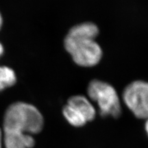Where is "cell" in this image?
Wrapping results in <instances>:
<instances>
[{
    "label": "cell",
    "instance_id": "obj_1",
    "mask_svg": "<svg viewBox=\"0 0 148 148\" xmlns=\"http://www.w3.org/2000/svg\"><path fill=\"white\" fill-rule=\"evenodd\" d=\"M98 34V26L90 22L76 25L69 30L64 38V48L76 64L90 67L99 62L103 51L95 41Z\"/></svg>",
    "mask_w": 148,
    "mask_h": 148
},
{
    "label": "cell",
    "instance_id": "obj_2",
    "mask_svg": "<svg viewBox=\"0 0 148 148\" xmlns=\"http://www.w3.org/2000/svg\"><path fill=\"white\" fill-rule=\"evenodd\" d=\"M44 120L40 110L34 105L17 102L10 105L4 114V131L37 134L43 128Z\"/></svg>",
    "mask_w": 148,
    "mask_h": 148
},
{
    "label": "cell",
    "instance_id": "obj_3",
    "mask_svg": "<svg viewBox=\"0 0 148 148\" xmlns=\"http://www.w3.org/2000/svg\"><path fill=\"white\" fill-rule=\"evenodd\" d=\"M87 92L90 99L98 104L102 117L117 119L122 114V107L116 90L109 83L92 80L88 85Z\"/></svg>",
    "mask_w": 148,
    "mask_h": 148
},
{
    "label": "cell",
    "instance_id": "obj_4",
    "mask_svg": "<svg viewBox=\"0 0 148 148\" xmlns=\"http://www.w3.org/2000/svg\"><path fill=\"white\" fill-rule=\"evenodd\" d=\"M124 103L138 119L148 117V82L143 80L133 82L123 92Z\"/></svg>",
    "mask_w": 148,
    "mask_h": 148
},
{
    "label": "cell",
    "instance_id": "obj_5",
    "mask_svg": "<svg viewBox=\"0 0 148 148\" xmlns=\"http://www.w3.org/2000/svg\"><path fill=\"white\" fill-rule=\"evenodd\" d=\"M6 148H32L35 145L34 137L29 134L13 131H4Z\"/></svg>",
    "mask_w": 148,
    "mask_h": 148
},
{
    "label": "cell",
    "instance_id": "obj_6",
    "mask_svg": "<svg viewBox=\"0 0 148 148\" xmlns=\"http://www.w3.org/2000/svg\"><path fill=\"white\" fill-rule=\"evenodd\" d=\"M67 103L76 108L84 115L87 122L93 120L96 117V110L90 101L86 97L82 95H75L68 99Z\"/></svg>",
    "mask_w": 148,
    "mask_h": 148
},
{
    "label": "cell",
    "instance_id": "obj_7",
    "mask_svg": "<svg viewBox=\"0 0 148 148\" xmlns=\"http://www.w3.org/2000/svg\"><path fill=\"white\" fill-rule=\"evenodd\" d=\"M62 114L67 122L73 127H81L88 122L84 115L79 110L68 103L64 106Z\"/></svg>",
    "mask_w": 148,
    "mask_h": 148
},
{
    "label": "cell",
    "instance_id": "obj_8",
    "mask_svg": "<svg viewBox=\"0 0 148 148\" xmlns=\"http://www.w3.org/2000/svg\"><path fill=\"white\" fill-rule=\"evenodd\" d=\"M16 74L12 69L5 66H0V91L16 84Z\"/></svg>",
    "mask_w": 148,
    "mask_h": 148
},
{
    "label": "cell",
    "instance_id": "obj_9",
    "mask_svg": "<svg viewBox=\"0 0 148 148\" xmlns=\"http://www.w3.org/2000/svg\"><path fill=\"white\" fill-rule=\"evenodd\" d=\"M4 53V47L1 43L0 42V58H1Z\"/></svg>",
    "mask_w": 148,
    "mask_h": 148
},
{
    "label": "cell",
    "instance_id": "obj_10",
    "mask_svg": "<svg viewBox=\"0 0 148 148\" xmlns=\"http://www.w3.org/2000/svg\"><path fill=\"white\" fill-rule=\"evenodd\" d=\"M146 119V121L145 123V130H146L147 135L148 136V117Z\"/></svg>",
    "mask_w": 148,
    "mask_h": 148
},
{
    "label": "cell",
    "instance_id": "obj_11",
    "mask_svg": "<svg viewBox=\"0 0 148 148\" xmlns=\"http://www.w3.org/2000/svg\"><path fill=\"white\" fill-rule=\"evenodd\" d=\"M2 141H3V136L1 129H0V148H2Z\"/></svg>",
    "mask_w": 148,
    "mask_h": 148
},
{
    "label": "cell",
    "instance_id": "obj_12",
    "mask_svg": "<svg viewBox=\"0 0 148 148\" xmlns=\"http://www.w3.org/2000/svg\"><path fill=\"white\" fill-rule=\"evenodd\" d=\"M2 25H3V17H2L1 12H0V29H1Z\"/></svg>",
    "mask_w": 148,
    "mask_h": 148
}]
</instances>
